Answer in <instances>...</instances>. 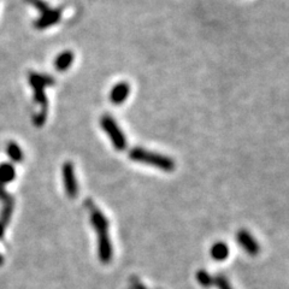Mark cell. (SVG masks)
<instances>
[{
    "label": "cell",
    "instance_id": "cell-14",
    "mask_svg": "<svg viewBox=\"0 0 289 289\" xmlns=\"http://www.w3.org/2000/svg\"><path fill=\"white\" fill-rule=\"evenodd\" d=\"M197 279L199 284L203 285L204 288H210L211 285L215 284V279L211 277V275L207 271L205 270H199L197 272Z\"/></svg>",
    "mask_w": 289,
    "mask_h": 289
},
{
    "label": "cell",
    "instance_id": "cell-15",
    "mask_svg": "<svg viewBox=\"0 0 289 289\" xmlns=\"http://www.w3.org/2000/svg\"><path fill=\"white\" fill-rule=\"evenodd\" d=\"M26 2H28V3H30V4H32L33 6H35V8L41 12V15L45 14V12H47V11L51 10L50 6H48V5L46 4V3L44 2V0H26Z\"/></svg>",
    "mask_w": 289,
    "mask_h": 289
},
{
    "label": "cell",
    "instance_id": "cell-8",
    "mask_svg": "<svg viewBox=\"0 0 289 289\" xmlns=\"http://www.w3.org/2000/svg\"><path fill=\"white\" fill-rule=\"evenodd\" d=\"M60 16H62V10L60 9H51L50 11L42 14L41 17L35 21V28L45 29L51 26H54V24L58 23L60 21Z\"/></svg>",
    "mask_w": 289,
    "mask_h": 289
},
{
    "label": "cell",
    "instance_id": "cell-7",
    "mask_svg": "<svg viewBox=\"0 0 289 289\" xmlns=\"http://www.w3.org/2000/svg\"><path fill=\"white\" fill-rule=\"evenodd\" d=\"M236 240L239 242V245L245 249L247 254L249 255H257L259 253V245L255 241L254 237L252 236L248 231L242 229L239 230V233L236 235Z\"/></svg>",
    "mask_w": 289,
    "mask_h": 289
},
{
    "label": "cell",
    "instance_id": "cell-1",
    "mask_svg": "<svg viewBox=\"0 0 289 289\" xmlns=\"http://www.w3.org/2000/svg\"><path fill=\"white\" fill-rule=\"evenodd\" d=\"M29 82L32 84L33 89H34V99L41 106V111L34 116V124L36 126H42L46 122L47 116V108L48 102L47 98L45 95V87L52 86L54 84V80L52 76H47V75L36 74V72H29Z\"/></svg>",
    "mask_w": 289,
    "mask_h": 289
},
{
    "label": "cell",
    "instance_id": "cell-4",
    "mask_svg": "<svg viewBox=\"0 0 289 289\" xmlns=\"http://www.w3.org/2000/svg\"><path fill=\"white\" fill-rule=\"evenodd\" d=\"M5 185L6 183L0 181V200H3V203H4V209H3L2 216H0V237L4 235V230L9 221H10L12 207H14V199L11 198L10 194L6 193Z\"/></svg>",
    "mask_w": 289,
    "mask_h": 289
},
{
    "label": "cell",
    "instance_id": "cell-6",
    "mask_svg": "<svg viewBox=\"0 0 289 289\" xmlns=\"http://www.w3.org/2000/svg\"><path fill=\"white\" fill-rule=\"evenodd\" d=\"M98 234V251L101 263L108 264L112 258V245L107 231H99Z\"/></svg>",
    "mask_w": 289,
    "mask_h": 289
},
{
    "label": "cell",
    "instance_id": "cell-11",
    "mask_svg": "<svg viewBox=\"0 0 289 289\" xmlns=\"http://www.w3.org/2000/svg\"><path fill=\"white\" fill-rule=\"evenodd\" d=\"M210 254L216 261H223L228 258L229 247L224 242H216L211 247Z\"/></svg>",
    "mask_w": 289,
    "mask_h": 289
},
{
    "label": "cell",
    "instance_id": "cell-2",
    "mask_svg": "<svg viewBox=\"0 0 289 289\" xmlns=\"http://www.w3.org/2000/svg\"><path fill=\"white\" fill-rule=\"evenodd\" d=\"M129 158L134 162L143 163V164L151 165L161 169L164 171H173L175 170V162L167 156L159 155V153L151 152V151L135 147L129 152Z\"/></svg>",
    "mask_w": 289,
    "mask_h": 289
},
{
    "label": "cell",
    "instance_id": "cell-17",
    "mask_svg": "<svg viewBox=\"0 0 289 289\" xmlns=\"http://www.w3.org/2000/svg\"><path fill=\"white\" fill-rule=\"evenodd\" d=\"M2 263H3V258L0 257V264H2Z\"/></svg>",
    "mask_w": 289,
    "mask_h": 289
},
{
    "label": "cell",
    "instance_id": "cell-16",
    "mask_svg": "<svg viewBox=\"0 0 289 289\" xmlns=\"http://www.w3.org/2000/svg\"><path fill=\"white\" fill-rule=\"evenodd\" d=\"M215 284L217 285V287H218V289H233L231 288V285L229 284L228 279L225 278V277L223 275H219V276L216 277Z\"/></svg>",
    "mask_w": 289,
    "mask_h": 289
},
{
    "label": "cell",
    "instance_id": "cell-12",
    "mask_svg": "<svg viewBox=\"0 0 289 289\" xmlns=\"http://www.w3.org/2000/svg\"><path fill=\"white\" fill-rule=\"evenodd\" d=\"M15 176H16V171L11 164H9V163L0 164V181H3L4 183L11 182Z\"/></svg>",
    "mask_w": 289,
    "mask_h": 289
},
{
    "label": "cell",
    "instance_id": "cell-9",
    "mask_svg": "<svg viewBox=\"0 0 289 289\" xmlns=\"http://www.w3.org/2000/svg\"><path fill=\"white\" fill-rule=\"evenodd\" d=\"M129 93H130V86H129V83L119 82L114 84L113 88L111 89L110 100L114 105H120L128 99Z\"/></svg>",
    "mask_w": 289,
    "mask_h": 289
},
{
    "label": "cell",
    "instance_id": "cell-13",
    "mask_svg": "<svg viewBox=\"0 0 289 289\" xmlns=\"http://www.w3.org/2000/svg\"><path fill=\"white\" fill-rule=\"evenodd\" d=\"M6 151H8V156L10 157L14 162L20 163L23 161V152L21 150V147L18 146L16 142L11 141V142L8 143V147H6Z\"/></svg>",
    "mask_w": 289,
    "mask_h": 289
},
{
    "label": "cell",
    "instance_id": "cell-5",
    "mask_svg": "<svg viewBox=\"0 0 289 289\" xmlns=\"http://www.w3.org/2000/svg\"><path fill=\"white\" fill-rule=\"evenodd\" d=\"M63 181H64V187L68 197L71 199L76 198L78 194V186L71 162H65L63 165Z\"/></svg>",
    "mask_w": 289,
    "mask_h": 289
},
{
    "label": "cell",
    "instance_id": "cell-10",
    "mask_svg": "<svg viewBox=\"0 0 289 289\" xmlns=\"http://www.w3.org/2000/svg\"><path fill=\"white\" fill-rule=\"evenodd\" d=\"M72 62H74V53L71 51H65L62 52L54 60V66L58 71H65L70 68Z\"/></svg>",
    "mask_w": 289,
    "mask_h": 289
},
{
    "label": "cell",
    "instance_id": "cell-3",
    "mask_svg": "<svg viewBox=\"0 0 289 289\" xmlns=\"http://www.w3.org/2000/svg\"><path fill=\"white\" fill-rule=\"evenodd\" d=\"M100 124L101 128L104 129V131L108 135L110 140L112 141L114 149L117 151H124L126 149V143L128 142H126L125 135L123 134L122 130H120V128L118 126V124H117L116 120H114L112 117L105 114V116L101 117Z\"/></svg>",
    "mask_w": 289,
    "mask_h": 289
}]
</instances>
